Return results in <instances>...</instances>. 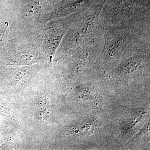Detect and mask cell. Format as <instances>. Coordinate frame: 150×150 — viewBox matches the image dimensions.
Instances as JSON below:
<instances>
[{
    "mask_svg": "<svg viewBox=\"0 0 150 150\" xmlns=\"http://www.w3.org/2000/svg\"><path fill=\"white\" fill-rule=\"evenodd\" d=\"M106 48L107 52L109 55L112 56L118 52L122 47L123 44V39L121 35L118 34L110 35L108 38Z\"/></svg>",
    "mask_w": 150,
    "mask_h": 150,
    "instance_id": "1",
    "label": "cell"
},
{
    "mask_svg": "<svg viewBox=\"0 0 150 150\" xmlns=\"http://www.w3.org/2000/svg\"><path fill=\"white\" fill-rule=\"evenodd\" d=\"M50 105L49 103L47 100H44L43 102L41 101L40 105L38 108V112H39L38 115V118H40V120L43 119V115H46V117H48V114L51 112Z\"/></svg>",
    "mask_w": 150,
    "mask_h": 150,
    "instance_id": "2",
    "label": "cell"
}]
</instances>
